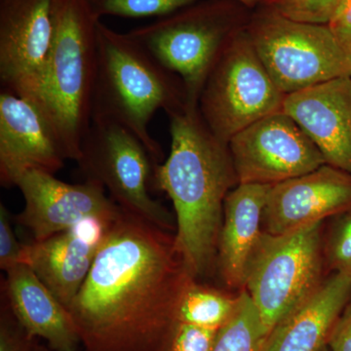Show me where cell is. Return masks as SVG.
<instances>
[{"instance_id": "cell-1", "label": "cell", "mask_w": 351, "mask_h": 351, "mask_svg": "<svg viewBox=\"0 0 351 351\" xmlns=\"http://www.w3.org/2000/svg\"><path fill=\"white\" fill-rule=\"evenodd\" d=\"M191 279L174 234L120 210L68 309L84 351H167Z\"/></svg>"}, {"instance_id": "cell-2", "label": "cell", "mask_w": 351, "mask_h": 351, "mask_svg": "<svg viewBox=\"0 0 351 351\" xmlns=\"http://www.w3.org/2000/svg\"><path fill=\"white\" fill-rule=\"evenodd\" d=\"M168 117L170 154L154 166V184L172 201L175 246L196 279L217 258L223 203L239 181L228 145L209 130L198 105L188 103Z\"/></svg>"}, {"instance_id": "cell-3", "label": "cell", "mask_w": 351, "mask_h": 351, "mask_svg": "<svg viewBox=\"0 0 351 351\" xmlns=\"http://www.w3.org/2000/svg\"><path fill=\"white\" fill-rule=\"evenodd\" d=\"M189 103L184 83L128 32L101 21L97 27V66L92 119L110 120L137 136L154 164L161 163V145L149 133L157 110L168 115Z\"/></svg>"}, {"instance_id": "cell-4", "label": "cell", "mask_w": 351, "mask_h": 351, "mask_svg": "<svg viewBox=\"0 0 351 351\" xmlns=\"http://www.w3.org/2000/svg\"><path fill=\"white\" fill-rule=\"evenodd\" d=\"M100 21L86 0H64L43 85L32 101L56 131L66 160H77L92 121Z\"/></svg>"}, {"instance_id": "cell-5", "label": "cell", "mask_w": 351, "mask_h": 351, "mask_svg": "<svg viewBox=\"0 0 351 351\" xmlns=\"http://www.w3.org/2000/svg\"><path fill=\"white\" fill-rule=\"evenodd\" d=\"M239 31L225 0H201L128 34L181 78L189 103L198 105L212 69Z\"/></svg>"}, {"instance_id": "cell-6", "label": "cell", "mask_w": 351, "mask_h": 351, "mask_svg": "<svg viewBox=\"0 0 351 351\" xmlns=\"http://www.w3.org/2000/svg\"><path fill=\"white\" fill-rule=\"evenodd\" d=\"M286 95L265 68L246 29L226 44L198 100V110L212 134L223 144L239 132L282 112Z\"/></svg>"}, {"instance_id": "cell-7", "label": "cell", "mask_w": 351, "mask_h": 351, "mask_svg": "<svg viewBox=\"0 0 351 351\" xmlns=\"http://www.w3.org/2000/svg\"><path fill=\"white\" fill-rule=\"evenodd\" d=\"M320 232L321 221L283 234L261 235L244 287L269 332L319 286Z\"/></svg>"}, {"instance_id": "cell-8", "label": "cell", "mask_w": 351, "mask_h": 351, "mask_svg": "<svg viewBox=\"0 0 351 351\" xmlns=\"http://www.w3.org/2000/svg\"><path fill=\"white\" fill-rule=\"evenodd\" d=\"M87 181L100 184L124 211L163 230H176V219L154 199V164L135 134L107 119H93L80 144L77 160Z\"/></svg>"}, {"instance_id": "cell-9", "label": "cell", "mask_w": 351, "mask_h": 351, "mask_svg": "<svg viewBox=\"0 0 351 351\" xmlns=\"http://www.w3.org/2000/svg\"><path fill=\"white\" fill-rule=\"evenodd\" d=\"M246 31L283 94L351 76V60L327 25L298 22L267 8L254 18Z\"/></svg>"}, {"instance_id": "cell-10", "label": "cell", "mask_w": 351, "mask_h": 351, "mask_svg": "<svg viewBox=\"0 0 351 351\" xmlns=\"http://www.w3.org/2000/svg\"><path fill=\"white\" fill-rule=\"evenodd\" d=\"M64 0H0L2 89L38 98Z\"/></svg>"}, {"instance_id": "cell-11", "label": "cell", "mask_w": 351, "mask_h": 351, "mask_svg": "<svg viewBox=\"0 0 351 351\" xmlns=\"http://www.w3.org/2000/svg\"><path fill=\"white\" fill-rule=\"evenodd\" d=\"M228 147L239 184L274 186L326 164L313 141L283 112L247 127Z\"/></svg>"}, {"instance_id": "cell-12", "label": "cell", "mask_w": 351, "mask_h": 351, "mask_svg": "<svg viewBox=\"0 0 351 351\" xmlns=\"http://www.w3.org/2000/svg\"><path fill=\"white\" fill-rule=\"evenodd\" d=\"M11 186L24 196L25 208L15 217L32 232L34 241L69 230L87 218L112 223L121 208L117 206L98 182L68 184L54 175L27 170L16 176Z\"/></svg>"}, {"instance_id": "cell-13", "label": "cell", "mask_w": 351, "mask_h": 351, "mask_svg": "<svg viewBox=\"0 0 351 351\" xmlns=\"http://www.w3.org/2000/svg\"><path fill=\"white\" fill-rule=\"evenodd\" d=\"M66 156L56 131L34 101L12 92H0V182L11 186L27 170L55 175Z\"/></svg>"}, {"instance_id": "cell-14", "label": "cell", "mask_w": 351, "mask_h": 351, "mask_svg": "<svg viewBox=\"0 0 351 351\" xmlns=\"http://www.w3.org/2000/svg\"><path fill=\"white\" fill-rule=\"evenodd\" d=\"M351 211V174L324 164L271 186L263 211L265 232L283 234Z\"/></svg>"}, {"instance_id": "cell-15", "label": "cell", "mask_w": 351, "mask_h": 351, "mask_svg": "<svg viewBox=\"0 0 351 351\" xmlns=\"http://www.w3.org/2000/svg\"><path fill=\"white\" fill-rule=\"evenodd\" d=\"M110 223L87 218L64 232L23 244L20 263L29 265L69 309L86 280Z\"/></svg>"}, {"instance_id": "cell-16", "label": "cell", "mask_w": 351, "mask_h": 351, "mask_svg": "<svg viewBox=\"0 0 351 351\" xmlns=\"http://www.w3.org/2000/svg\"><path fill=\"white\" fill-rule=\"evenodd\" d=\"M282 112L313 141L328 165L351 174V76L286 95Z\"/></svg>"}, {"instance_id": "cell-17", "label": "cell", "mask_w": 351, "mask_h": 351, "mask_svg": "<svg viewBox=\"0 0 351 351\" xmlns=\"http://www.w3.org/2000/svg\"><path fill=\"white\" fill-rule=\"evenodd\" d=\"M5 272L1 297L25 331L54 351H77L82 341L71 313L34 270L18 263Z\"/></svg>"}, {"instance_id": "cell-18", "label": "cell", "mask_w": 351, "mask_h": 351, "mask_svg": "<svg viewBox=\"0 0 351 351\" xmlns=\"http://www.w3.org/2000/svg\"><path fill=\"white\" fill-rule=\"evenodd\" d=\"M351 277L335 272L269 332L263 351H321L350 302Z\"/></svg>"}, {"instance_id": "cell-19", "label": "cell", "mask_w": 351, "mask_h": 351, "mask_svg": "<svg viewBox=\"0 0 351 351\" xmlns=\"http://www.w3.org/2000/svg\"><path fill=\"white\" fill-rule=\"evenodd\" d=\"M271 186L239 184L226 195L216 260L230 287H244L249 261L263 233V211Z\"/></svg>"}, {"instance_id": "cell-20", "label": "cell", "mask_w": 351, "mask_h": 351, "mask_svg": "<svg viewBox=\"0 0 351 351\" xmlns=\"http://www.w3.org/2000/svg\"><path fill=\"white\" fill-rule=\"evenodd\" d=\"M269 335L250 295L242 291L232 316L217 332L212 351H263Z\"/></svg>"}, {"instance_id": "cell-21", "label": "cell", "mask_w": 351, "mask_h": 351, "mask_svg": "<svg viewBox=\"0 0 351 351\" xmlns=\"http://www.w3.org/2000/svg\"><path fill=\"white\" fill-rule=\"evenodd\" d=\"M237 300L191 279L182 294L177 322L219 330L232 316Z\"/></svg>"}, {"instance_id": "cell-22", "label": "cell", "mask_w": 351, "mask_h": 351, "mask_svg": "<svg viewBox=\"0 0 351 351\" xmlns=\"http://www.w3.org/2000/svg\"><path fill=\"white\" fill-rule=\"evenodd\" d=\"M201 0H86L99 19L105 16L121 18H162Z\"/></svg>"}, {"instance_id": "cell-23", "label": "cell", "mask_w": 351, "mask_h": 351, "mask_svg": "<svg viewBox=\"0 0 351 351\" xmlns=\"http://www.w3.org/2000/svg\"><path fill=\"white\" fill-rule=\"evenodd\" d=\"M339 0H265L267 9L288 19L327 25Z\"/></svg>"}, {"instance_id": "cell-24", "label": "cell", "mask_w": 351, "mask_h": 351, "mask_svg": "<svg viewBox=\"0 0 351 351\" xmlns=\"http://www.w3.org/2000/svg\"><path fill=\"white\" fill-rule=\"evenodd\" d=\"M326 249L331 269L351 277V211L345 214L332 230Z\"/></svg>"}, {"instance_id": "cell-25", "label": "cell", "mask_w": 351, "mask_h": 351, "mask_svg": "<svg viewBox=\"0 0 351 351\" xmlns=\"http://www.w3.org/2000/svg\"><path fill=\"white\" fill-rule=\"evenodd\" d=\"M0 351H44L18 322L5 300L1 297Z\"/></svg>"}, {"instance_id": "cell-26", "label": "cell", "mask_w": 351, "mask_h": 351, "mask_svg": "<svg viewBox=\"0 0 351 351\" xmlns=\"http://www.w3.org/2000/svg\"><path fill=\"white\" fill-rule=\"evenodd\" d=\"M218 330L177 322L167 351H212Z\"/></svg>"}, {"instance_id": "cell-27", "label": "cell", "mask_w": 351, "mask_h": 351, "mask_svg": "<svg viewBox=\"0 0 351 351\" xmlns=\"http://www.w3.org/2000/svg\"><path fill=\"white\" fill-rule=\"evenodd\" d=\"M12 216L3 203L0 204V267L7 271L20 263L23 244L16 237L12 226Z\"/></svg>"}, {"instance_id": "cell-28", "label": "cell", "mask_w": 351, "mask_h": 351, "mask_svg": "<svg viewBox=\"0 0 351 351\" xmlns=\"http://www.w3.org/2000/svg\"><path fill=\"white\" fill-rule=\"evenodd\" d=\"M327 25L341 49L351 60V0H339Z\"/></svg>"}, {"instance_id": "cell-29", "label": "cell", "mask_w": 351, "mask_h": 351, "mask_svg": "<svg viewBox=\"0 0 351 351\" xmlns=\"http://www.w3.org/2000/svg\"><path fill=\"white\" fill-rule=\"evenodd\" d=\"M330 351H351V302L339 316L327 341Z\"/></svg>"}, {"instance_id": "cell-30", "label": "cell", "mask_w": 351, "mask_h": 351, "mask_svg": "<svg viewBox=\"0 0 351 351\" xmlns=\"http://www.w3.org/2000/svg\"><path fill=\"white\" fill-rule=\"evenodd\" d=\"M235 1L240 2V3L244 4V5L252 7L256 5L262 0H235Z\"/></svg>"}, {"instance_id": "cell-31", "label": "cell", "mask_w": 351, "mask_h": 351, "mask_svg": "<svg viewBox=\"0 0 351 351\" xmlns=\"http://www.w3.org/2000/svg\"><path fill=\"white\" fill-rule=\"evenodd\" d=\"M321 351H330V350H329V348H327V346H325V348H323V350H321Z\"/></svg>"}]
</instances>
